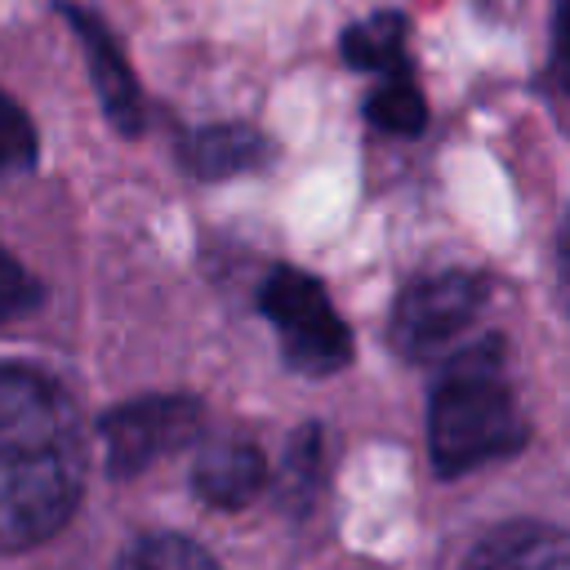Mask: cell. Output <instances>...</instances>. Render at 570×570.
<instances>
[{"label":"cell","instance_id":"1","mask_svg":"<svg viewBox=\"0 0 570 570\" xmlns=\"http://www.w3.org/2000/svg\"><path fill=\"white\" fill-rule=\"evenodd\" d=\"M85 485V436L67 392L22 365H0V552L45 543Z\"/></svg>","mask_w":570,"mask_h":570},{"label":"cell","instance_id":"2","mask_svg":"<svg viewBox=\"0 0 570 570\" xmlns=\"http://www.w3.org/2000/svg\"><path fill=\"white\" fill-rule=\"evenodd\" d=\"M530 441V419L508 379L503 343L481 338L450 356L428 405V450L441 472H472Z\"/></svg>","mask_w":570,"mask_h":570},{"label":"cell","instance_id":"3","mask_svg":"<svg viewBox=\"0 0 570 570\" xmlns=\"http://www.w3.org/2000/svg\"><path fill=\"white\" fill-rule=\"evenodd\" d=\"M258 303H263L267 321L276 325L285 361L294 370H303V374H334V370L347 365L352 338H347V325L338 321L330 294L321 289V281H312L298 267H276L263 281Z\"/></svg>","mask_w":570,"mask_h":570},{"label":"cell","instance_id":"4","mask_svg":"<svg viewBox=\"0 0 570 570\" xmlns=\"http://www.w3.org/2000/svg\"><path fill=\"white\" fill-rule=\"evenodd\" d=\"M485 307V281L472 272H436L414 281L392 312V338L405 356L428 361L445 352Z\"/></svg>","mask_w":570,"mask_h":570},{"label":"cell","instance_id":"5","mask_svg":"<svg viewBox=\"0 0 570 570\" xmlns=\"http://www.w3.org/2000/svg\"><path fill=\"white\" fill-rule=\"evenodd\" d=\"M200 428V401L191 396H142L102 419V450L116 476L142 472L151 459L187 445Z\"/></svg>","mask_w":570,"mask_h":570},{"label":"cell","instance_id":"6","mask_svg":"<svg viewBox=\"0 0 570 570\" xmlns=\"http://www.w3.org/2000/svg\"><path fill=\"white\" fill-rule=\"evenodd\" d=\"M62 13H67L71 31H76L80 45H85L89 76H94V89H98V102H102L107 120H111L120 134H138V129H142V94H138V85H134V71H129L120 45L111 40V31H107L94 13L71 9V4H62Z\"/></svg>","mask_w":570,"mask_h":570},{"label":"cell","instance_id":"7","mask_svg":"<svg viewBox=\"0 0 570 570\" xmlns=\"http://www.w3.org/2000/svg\"><path fill=\"white\" fill-rule=\"evenodd\" d=\"M267 481L263 450L249 441H218L209 445L191 468V490L214 508H240L249 503Z\"/></svg>","mask_w":570,"mask_h":570},{"label":"cell","instance_id":"8","mask_svg":"<svg viewBox=\"0 0 570 570\" xmlns=\"http://www.w3.org/2000/svg\"><path fill=\"white\" fill-rule=\"evenodd\" d=\"M468 570H570V530L557 525H503L468 561Z\"/></svg>","mask_w":570,"mask_h":570},{"label":"cell","instance_id":"9","mask_svg":"<svg viewBox=\"0 0 570 570\" xmlns=\"http://www.w3.org/2000/svg\"><path fill=\"white\" fill-rule=\"evenodd\" d=\"M343 53L361 71L401 76L405 71V22H401V13H374L370 22L352 27L343 36Z\"/></svg>","mask_w":570,"mask_h":570},{"label":"cell","instance_id":"10","mask_svg":"<svg viewBox=\"0 0 570 570\" xmlns=\"http://www.w3.org/2000/svg\"><path fill=\"white\" fill-rule=\"evenodd\" d=\"M258 156H263V138L254 129H240V125H214V129H200L187 142V165L205 178L249 169Z\"/></svg>","mask_w":570,"mask_h":570},{"label":"cell","instance_id":"11","mask_svg":"<svg viewBox=\"0 0 570 570\" xmlns=\"http://www.w3.org/2000/svg\"><path fill=\"white\" fill-rule=\"evenodd\" d=\"M116 570H218V561L183 534H142L125 548Z\"/></svg>","mask_w":570,"mask_h":570},{"label":"cell","instance_id":"12","mask_svg":"<svg viewBox=\"0 0 570 570\" xmlns=\"http://www.w3.org/2000/svg\"><path fill=\"white\" fill-rule=\"evenodd\" d=\"M365 111H370V120L379 129H392V134H419L423 116H428V107H423V98H419V89L410 85L405 71L401 76H383V85H379V94L370 98Z\"/></svg>","mask_w":570,"mask_h":570},{"label":"cell","instance_id":"13","mask_svg":"<svg viewBox=\"0 0 570 570\" xmlns=\"http://www.w3.org/2000/svg\"><path fill=\"white\" fill-rule=\"evenodd\" d=\"M36 160V129L31 116L0 89V174L27 169Z\"/></svg>","mask_w":570,"mask_h":570},{"label":"cell","instance_id":"14","mask_svg":"<svg viewBox=\"0 0 570 570\" xmlns=\"http://www.w3.org/2000/svg\"><path fill=\"white\" fill-rule=\"evenodd\" d=\"M36 298H40V285L31 281V272L13 254L0 249V325L22 316L27 307H36Z\"/></svg>","mask_w":570,"mask_h":570},{"label":"cell","instance_id":"15","mask_svg":"<svg viewBox=\"0 0 570 570\" xmlns=\"http://www.w3.org/2000/svg\"><path fill=\"white\" fill-rule=\"evenodd\" d=\"M552 76L570 94V0L557 4V22H552Z\"/></svg>","mask_w":570,"mask_h":570},{"label":"cell","instance_id":"16","mask_svg":"<svg viewBox=\"0 0 570 570\" xmlns=\"http://www.w3.org/2000/svg\"><path fill=\"white\" fill-rule=\"evenodd\" d=\"M557 267H561V289H566V303H570V218H566V232H561V254H557Z\"/></svg>","mask_w":570,"mask_h":570}]
</instances>
